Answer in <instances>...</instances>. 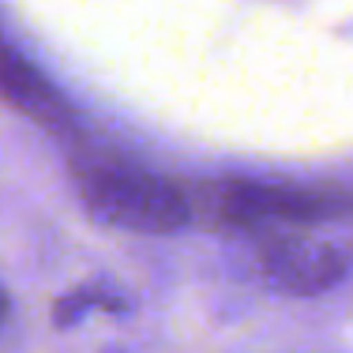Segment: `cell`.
I'll use <instances>...</instances> for the list:
<instances>
[{
	"label": "cell",
	"mask_w": 353,
	"mask_h": 353,
	"mask_svg": "<svg viewBox=\"0 0 353 353\" xmlns=\"http://www.w3.org/2000/svg\"><path fill=\"white\" fill-rule=\"evenodd\" d=\"M75 188L94 218L136 233H173L192 222V192L124 158L87 154L72 162Z\"/></svg>",
	"instance_id": "6da1fadb"
},
{
	"label": "cell",
	"mask_w": 353,
	"mask_h": 353,
	"mask_svg": "<svg viewBox=\"0 0 353 353\" xmlns=\"http://www.w3.org/2000/svg\"><path fill=\"white\" fill-rule=\"evenodd\" d=\"M188 192L192 218L203 214L211 225H233V230H279V225H319L353 218V192L346 188L222 181Z\"/></svg>",
	"instance_id": "7a4b0ae2"
},
{
	"label": "cell",
	"mask_w": 353,
	"mask_h": 353,
	"mask_svg": "<svg viewBox=\"0 0 353 353\" xmlns=\"http://www.w3.org/2000/svg\"><path fill=\"white\" fill-rule=\"evenodd\" d=\"M0 102H8L15 113L30 117L49 132H68L75 124L68 102L53 90V83L27 57H19L15 46H8L4 34H0Z\"/></svg>",
	"instance_id": "3957f363"
},
{
	"label": "cell",
	"mask_w": 353,
	"mask_h": 353,
	"mask_svg": "<svg viewBox=\"0 0 353 353\" xmlns=\"http://www.w3.org/2000/svg\"><path fill=\"white\" fill-rule=\"evenodd\" d=\"M263 267L274 282L285 285V290L316 293L342 274V256L327 245H316V241L274 233L263 245Z\"/></svg>",
	"instance_id": "277c9868"
},
{
	"label": "cell",
	"mask_w": 353,
	"mask_h": 353,
	"mask_svg": "<svg viewBox=\"0 0 353 353\" xmlns=\"http://www.w3.org/2000/svg\"><path fill=\"white\" fill-rule=\"evenodd\" d=\"M4 308H8V297H4V290H0V316H4Z\"/></svg>",
	"instance_id": "5b68a950"
}]
</instances>
